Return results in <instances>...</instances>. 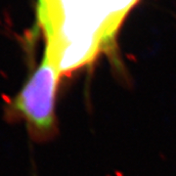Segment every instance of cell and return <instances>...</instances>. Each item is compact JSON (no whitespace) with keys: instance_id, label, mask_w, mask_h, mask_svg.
<instances>
[{"instance_id":"cell-1","label":"cell","mask_w":176,"mask_h":176,"mask_svg":"<svg viewBox=\"0 0 176 176\" xmlns=\"http://www.w3.org/2000/svg\"><path fill=\"white\" fill-rule=\"evenodd\" d=\"M56 66L46 55L12 102V109L24 120L32 136L48 140L57 129L56 95L61 78Z\"/></svg>"}]
</instances>
